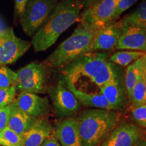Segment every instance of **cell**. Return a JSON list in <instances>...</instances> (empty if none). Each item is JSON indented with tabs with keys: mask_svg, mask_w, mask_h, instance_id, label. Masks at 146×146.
Listing matches in <instances>:
<instances>
[{
	"mask_svg": "<svg viewBox=\"0 0 146 146\" xmlns=\"http://www.w3.org/2000/svg\"><path fill=\"white\" fill-rule=\"evenodd\" d=\"M109 57L104 52L87 53L60 68L61 75L70 80L74 85L81 79H87L101 88L120 76L117 66L110 61Z\"/></svg>",
	"mask_w": 146,
	"mask_h": 146,
	"instance_id": "cell-1",
	"label": "cell"
},
{
	"mask_svg": "<svg viewBox=\"0 0 146 146\" xmlns=\"http://www.w3.org/2000/svg\"><path fill=\"white\" fill-rule=\"evenodd\" d=\"M83 6L80 0H62L33 36L35 52L46 51L69 27L79 21Z\"/></svg>",
	"mask_w": 146,
	"mask_h": 146,
	"instance_id": "cell-2",
	"label": "cell"
},
{
	"mask_svg": "<svg viewBox=\"0 0 146 146\" xmlns=\"http://www.w3.org/2000/svg\"><path fill=\"white\" fill-rule=\"evenodd\" d=\"M106 25L80 23L71 35L60 43L45 61L53 69H60L82 55L91 52L95 36Z\"/></svg>",
	"mask_w": 146,
	"mask_h": 146,
	"instance_id": "cell-3",
	"label": "cell"
},
{
	"mask_svg": "<svg viewBox=\"0 0 146 146\" xmlns=\"http://www.w3.org/2000/svg\"><path fill=\"white\" fill-rule=\"evenodd\" d=\"M119 112L93 108L76 118L82 146H99L120 123Z\"/></svg>",
	"mask_w": 146,
	"mask_h": 146,
	"instance_id": "cell-4",
	"label": "cell"
},
{
	"mask_svg": "<svg viewBox=\"0 0 146 146\" xmlns=\"http://www.w3.org/2000/svg\"><path fill=\"white\" fill-rule=\"evenodd\" d=\"M52 69L45 61L28 64L16 72V90L35 94L47 92Z\"/></svg>",
	"mask_w": 146,
	"mask_h": 146,
	"instance_id": "cell-5",
	"label": "cell"
},
{
	"mask_svg": "<svg viewBox=\"0 0 146 146\" xmlns=\"http://www.w3.org/2000/svg\"><path fill=\"white\" fill-rule=\"evenodd\" d=\"M58 3V0H28L19 18L24 32L33 36Z\"/></svg>",
	"mask_w": 146,
	"mask_h": 146,
	"instance_id": "cell-6",
	"label": "cell"
},
{
	"mask_svg": "<svg viewBox=\"0 0 146 146\" xmlns=\"http://www.w3.org/2000/svg\"><path fill=\"white\" fill-rule=\"evenodd\" d=\"M54 112L58 117H72L81 108V104L64 84L59 80L56 85L47 87Z\"/></svg>",
	"mask_w": 146,
	"mask_h": 146,
	"instance_id": "cell-7",
	"label": "cell"
},
{
	"mask_svg": "<svg viewBox=\"0 0 146 146\" xmlns=\"http://www.w3.org/2000/svg\"><path fill=\"white\" fill-rule=\"evenodd\" d=\"M31 43L18 37L13 28L0 33V66L14 64L28 51Z\"/></svg>",
	"mask_w": 146,
	"mask_h": 146,
	"instance_id": "cell-8",
	"label": "cell"
},
{
	"mask_svg": "<svg viewBox=\"0 0 146 146\" xmlns=\"http://www.w3.org/2000/svg\"><path fill=\"white\" fill-rule=\"evenodd\" d=\"M143 137V131L135 124L119 123L99 146H133Z\"/></svg>",
	"mask_w": 146,
	"mask_h": 146,
	"instance_id": "cell-9",
	"label": "cell"
},
{
	"mask_svg": "<svg viewBox=\"0 0 146 146\" xmlns=\"http://www.w3.org/2000/svg\"><path fill=\"white\" fill-rule=\"evenodd\" d=\"M120 0H100L86 8L81 14L80 23L108 24L112 18Z\"/></svg>",
	"mask_w": 146,
	"mask_h": 146,
	"instance_id": "cell-10",
	"label": "cell"
},
{
	"mask_svg": "<svg viewBox=\"0 0 146 146\" xmlns=\"http://www.w3.org/2000/svg\"><path fill=\"white\" fill-rule=\"evenodd\" d=\"M14 102L21 110L36 118L43 117L51 111L49 100L35 94L21 92Z\"/></svg>",
	"mask_w": 146,
	"mask_h": 146,
	"instance_id": "cell-11",
	"label": "cell"
},
{
	"mask_svg": "<svg viewBox=\"0 0 146 146\" xmlns=\"http://www.w3.org/2000/svg\"><path fill=\"white\" fill-rule=\"evenodd\" d=\"M116 48L146 52V29L135 26L123 27Z\"/></svg>",
	"mask_w": 146,
	"mask_h": 146,
	"instance_id": "cell-12",
	"label": "cell"
},
{
	"mask_svg": "<svg viewBox=\"0 0 146 146\" xmlns=\"http://www.w3.org/2000/svg\"><path fill=\"white\" fill-rule=\"evenodd\" d=\"M122 29L123 27L120 21L108 23L95 36L91 46V52L108 51L116 47Z\"/></svg>",
	"mask_w": 146,
	"mask_h": 146,
	"instance_id": "cell-13",
	"label": "cell"
},
{
	"mask_svg": "<svg viewBox=\"0 0 146 146\" xmlns=\"http://www.w3.org/2000/svg\"><path fill=\"white\" fill-rule=\"evenodd\" d=\"M53 134L61 146H82L75 117L62 118L58 121Z\"/></svg>",
	"mask_w": 146,
	"mask_h": 146,
	"instance_id": "cell-14",
	"label": "cell"
},
{
	"mask_svg": "<svg viewBox=\"0 0 146 146\" xmlns=\"http://www.w3.org/2000/svg\"><path fill=\"white\" fill-rule=\"evenodd\" d=\"M100 89L112 110L119 112L125 108L127 94L120 76L110 81Z\"/></svg>",
	"mask_w": 146,
	"mask_h": 146,
	"instance_id": "cell-15",
	"label": "cell"
},
{
	"mask_svg": "<svg viewBox=\"0 0 146 146\" xmlns=\"http://www.w3.org/2000/svg\"><path fill=\"white\" fill-rule=\"evenodd\" d=\"M60 79L64 84L65 86L74 94L81 104H83L86 107L94 108L112 110L106 100L101 93L94 94V93H87L82 91L74 86L70 80L62 75H61Z\"/></svg>",
	"mask_w": 146,
	"mask_h": 146,
	"instance_id": "cell-16",
	"label": "cell"
},
{
	"mask_svg": "<svg viewBox=\"0 0 146 146\" xmlns=\"http://www.w3.org/2000/svg\"><path fill=\"white\" fill-rule=\"evenodd\" d=\"M52 133L51 124L44 118H37L32 127L22 136V146H40Z\"/></svg>",
	"mask_w": 146,
	"mask_h": 146,
	"instance_id": "cell-17",
	"label": "cell"
},
{
	"mask_svg": "<svg viewBox=\"0 0 146 146\" xmlns=\"http://www.w3.org/2000/svg\"><path fill=\"white\" fill-rule=\"evenodd\" d=\"M10 106V113L7 127L23 136L32 127L37 118L30 116L18 108L14 102Z\"/></svg>",
	"mask_w": 146,
	"mask_h": 146,
	"instance_id": "cell-18",
	"label": "cell"
},
{
	"mask_svg": "<svg viewBox=\"0 0 146 146\" xmlns=\"http://www.w3.org/2000/svg\"><path fill=\"white\" fill-rule=\"evenodd\" d=\"M145 56H146L139 58L129 65L126 71L125 86L128 98L130 97L132 89L137 82L142 71L143 70Z\"/></svg>",
	"mask_w": 146,
	"mask_h": 146,
	"instance_id": "cell-19",
	"label": "cell"
},
{
	"mask_svg": "<svg viewBox=\"0 0 146 146\" xmlns=\"http://www.w3.org/2000/svg\"><path fill=\"white\" fill-rule=\"evenodd\" d=\"M122 27L135 26L146 29V0H143L133 12L120 21Z\"/></svg>",
	"mask_w": 146,
	"mask_h": 146,
	"instance_id": "cell-20",
	"label": "cell"
},
{
	"mask_svg": "<svg viewBox=\"0 0 146 146\" xmlns=\"http://www.w3.org/2000/svg\"><path fill=\"white\" fill-rule=\"evenodd\" d=\"M146 56V52L140 51L120 50L113 54L109 57L111 62L116 66H127L135 62L139 58Z\"/></svg>",
	"mask_w": 146,
	"mask_h": 146,
	"instance_id": "cell-21",
	"label": "cell"
},
{
	"mask_svg": "<svg viewBox=\"0 0 146 146\" xmlns=\"http://www.w3.org/2000/svg\"><path fill=\"white\" fill-rule=\"evenodd\" d=\"M132 107H137L146 104V81L144 74V68L139 78L132 89L129 98Z\"/></svg>",
	"mask_w": 146,
	"mask_h": 146,
	"instance_id": "cell-22",
	"label": "cell"
},
{
	"mask_svg": "<svg viewBox=\"0 0 146 146\" xmlns=\"http://www.w3.org/2000/svg\"><path fill=\"white\" fill-rule=\"evenodd\" d=\"M0 145L2 146H22L23 138L22 136L7 127L0 132Z\"/></svg>",
	"mask_w": 146,
	"mask_h": 146,
	"instance_id": "cell-23",
	"label": "cell"
},
{
	"mask_svg": "<svg viewBox=\"0 0 146 146\" xmlns=\"http://www.w3.org/2000/svg\"><path fill=\"white\" fill-rule=\"evenodd\" d=\"M17 74L6 66H0V88H8L16 85Z\"/></svg>",
	"mask_w": 146,
	"mask_h": 146,
	"instance_id": "cell-24",
	"label": "cell"
},
{
	"mask_svg": "<svg viewBox=\"0 0 146 146\" xmlns=\"http://www.w3.org/2000/svg\"><path fill=\"white\" fill-rule=\"evenodd\" d=\"M16 91V85L8 88H0V107L10 106L15 100Z\"/></svg>",
	"mask_w": 146,
	"mask_h": 146,
	"instance_id": "cell-25",
	"label": "cell"
},
{
	"mask_svg": "<svg viewBox=\"0 0 146 146\" xmlns=\"http://www.w3.org/2000/svg\"><path fill=\"white\" fill-rule=\"evenodd\" d=\"M131 116L139 126L146 129V104L139 106L132 107Z\"/></svg>",
	"mask_w": 146,
	"mask_h": 146,
	"instance_id": "cell-26",
	"label": "cell"
},
{
	"mask_svg": "<svg viewBox=\"0 0 146 146\" xmlns=\"http://www.w3.org/2000/svg\"><path fill=\"white\" fill-rule=\"evenodd\" d=\"M138 0H120L112 18V21L115 22L126 10L129 9Z\"/></svg>",
	"mask_w": 146,
	"mask_h": 146,
	"instance_id": "cell-27",
	"label": "cell"
},
{
	"mask_svg": "<svg viewBox=\"0 0 146 146\" xmlns=\"http://www.w3.org/2000/svg\"><path fill=\"white\" fill-rule=\"evenodd\" d=\"M10 113V106L0 107V132L8 126Z\"/></svg>",
	"mask_w": 146,
	"mask_h": 146,
	"instance_id": "cell-28",
	"label": "cell"
},
{
	"mask_svg": "<svg viewBox=\"0 0 146 146\" xmlns=\"http://www.w3.org/2000/svg\"><path fill=\"white\" fill-rule=\"evenodd\" d=\"M27 1L28 0H15V16L16 18H20Z\"/></svg>",
	"mask_w": 146,
	"mask_h": 146,
	"instance_id": "cell-29",
	"label": "cell"
},
{
	"mask_svg": "<svg viewBox=\"0 0 146 146\" xmlns=\"http://www.w3.org/2000/svg\"><path fill=\"white\" fill-rule=\"evenodd\" d=\"M40 146H61V145H60L59 141L56 139V138L55 137L54 134H52L43 142V143Z\"/></svg>",
	"mask_w": 146,
	"mask_h": 146,
	"instance_id": "cell-30",
	"label": "cell"
},
{
	"mask_svg": "<svg viewBox=\"0 0 146 146\" xmlns=\"http://www.w3.org/2000/svg\"><path fill=\"white\" fill-rule=\"evenodd\" d=\"M80 1H81L83 8H87L89 6H91V5L94 4V3H96L97 1H100V0H80Z\"/></svg>",
	"mask_w": 146,
	"mask_h": 146,
	"instance_id": "cell-31",
	"label": "cell"
},
{
	"mask_svg": "<svg viewBox=\"0 0 146 146\" xmlns=\"http://www.w3.org/2000/svg\"><path fill=\"white\" fill-rule=\"evenodd\" d=\"M133 146H146V137H141Z\"/></svg>",
	"mask_w": 146,
	"mask_h": 146,
	"instance_id": "cell-32",
	"label": "cell"
},
{
	"mask_svg": "<svg viewBox=\"0 0 146 146\" xmlns=\"http://www.w3.org/2000/svg\"><path fill=\"white\" fill-rule=\"evenodd\" d=\"M7 28H8V27H6V26H5V23L3 22V20L1 19V18L0 17V33L4 31L5 30H6Z\"/></svg>",
	"mask_w": 146,
	"mask_h": 146,
	"instance_id": "cell-33",
	"label": "cell"
},
{
	"mask_svg": "<svg viewBox=\"0 0 146 146\" xmlns=\"http://www.w3.org/2000/svg\"><path fill=\"white\" fill-rule=\"evenodd\" d=\"M144 74L146 76V56H145V64H144Z\"/></svg>",
	"mask_w": 146,
	"mask_h": 146,
	"instance_id": "cell-34",
	"label": "cell"
},
{
	"mask_svg": "<svg viewBox=\"0 0 146 146\" xmlns=\"http://www.w3.org/2000/svg\"><path fill=\"white\" fill-rule=\"evenodd\" d=\"M145 81H146V76H145Z\"/></svg>",
	"mask_w": 146,
	"mask_h": 146,
	"instance_id": "cell-35",
	"label": "cell"
}]
</instances>
